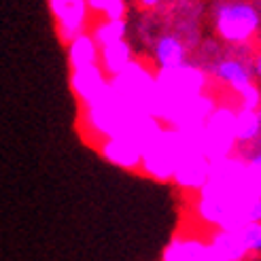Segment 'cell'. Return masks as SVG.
Segmentation results:
<instances>
[{
  "mask_svg": "<svg viewBox=\"0 0 261 261\" xmlns=\"http://www.w3.org/2000/svg\"><path fill=\"white\" fill-rule=\"evenodd\" d=\"M155 83H158V104H155L153 115L160 119V115L170 104L202 94L206 87V74L200 68L180 64L174 68H160Z\"/></svg>",
  "mask_w": 261,
  "mask_h": 261,
  "instance_id": "6da1fadb",
  "label": "cell"
},
{
  "mask_svg": "<svg viewBox=\"0 0 261 261\" xmlns=\"http://www.w3.org/2000/svg\"><path fill=\"white\" fill-rule=\"evenodd\" d=\"M236 147V113L227 107L215 109L204 121V155L211 162L229 158Z\"/></svg>",
  "mask_w": 261,
  "mask_h": 261,
  "instance_id": "7a4b0ae2",
  "label": "cell"
},
{
  "mask_svg": "<svg viewBox=\"0 0 261 261\" xmlns=\"http://www.w3.org/2000/svg\"><path fill=\"white\" fill-rule=\"evenodd\" d=\"M219 34L229 43H244L259 28V13L244 3L223 5L217 13Z\"/></svg>",
  "mask_w": 261,
  "mask_h": 261,
  "instance_id": "3957f363",
  "label": "cell"
},
{
  "mask_svg": "<svg viewBox=\"0 0 261 261\" xmlns=\"http://www.w3.org/2000/svg\"><path fill=\"white\" fill-rule=\"evenodd\" d=\"M70 85H72L74 96L79 98V102L83 107H89V104L98 102L109 91L111 79L104 74L100 64H89V66L72 68Z\"/></svg>",
  "mask_w": 261,
  "mask_h": 261,
  "instance_id": "277c9868",
  "label": "cell"
},
{
  "mask_svg": "<svg viewBox=\"0 0 261 261\" xmlns=\"http://www.w3.org/2000/svg\"><path fill=\"white\" fill-rule=\"evenodd\" d=\"M100 153L104 160L123 168V170H138L142 162V149L125 136H109L100 140Z\"/></svg>",
  "mask_w": 261,
  "mask_h": 261,
  "instance_id": "5b68a950",
  "label": "cell"
},
{
  "mask_svg": "<svg viewBox=\"0 0 261 261\" xmlns=\"http://www.w3.org/2000/svg\"><path fill=\"white\" fill-rule=\"evenodd\" d=\"M162 261H223L211 244L195 238H176L166 246Z\"/></svg>",
  "mask_w": 261,
  "mask_h": 261,
  "instance_id": "8992f818",
  "label": "cell"
},
{
  "mask_svg": "<svg viewBox=\"0 0 261 261\" xmlns=\"http://www.w3.org/2000/svg\"><path fill=\"white\" fill-rule=\"evenodd\" d=\"M208 174H211V160L202 153H189L178 162L172 178L185 189H202Z\"/></svg>",
  "mask_w": 261,
  "mask_h": 261,
  "instance_id": "52a82bcc",
  "label": "cell"
},
{
  "mask_svg": "<svg viewBox=\"0 0 261 261\" xmlns=\"http://www.w3.org/2000/svg\"><path fill=\"white\" fill-rule=\"evenodd\" d=\"M129 62H132V49H129L125 41H117V43L100 47L98 64L104 70V74H109V76L119 74Z\"/></svg>",
  "mask_w": 261,
  "mask_h": 261,
  "instance_id": "ba28073f",
  "label": "cell"
},
{
  "mask_svg": "<svg viewBox=\"0 0 261 261\" xmlns=\"http://www.w3.org/2000/svg\"><path fill=\"white\" fill-rule=\"evenodd\" d=\"M213 251L223 259V261H242L249 251L244 249V244L240 242L236 229H217L213 236H211V242Z\"/></svg>",
  "mask_w": 261,
  "mask_h": 261,
  "instance_id": "9c48e42d",
  "label": "cell"
},
{
  "mask_svg": "<svg viewBox=\"0 0 261 261\" xmlns=\"http://www.w3.org/2000/svg\"><path fill=\"white\" fill-rule=\"evenodd\" d=\"M98 58H100V47L94 38H91V34L81 32L68 43V60H70L72 68L98 64Z\"/></svg>",
  "mask_w": 261,
  "mask_h": 261,
  "instance_id": "30bf717a",
  "label": "cell"
},
{
  "mask_svg": "<svg viewBox=\"0 0 261 261\" xmlns=\"http://www.w3.org/2000/svg\"><path fill=\"white\" fill-rule=\"evenodd\" d=\"M155 58H158L160 68H174L185 60V49L174 36H162L155 49Z\"/></svg>",
  "mask_w": 261,
  "mask_h": 261,
  "instance_id": "8fae6325",
  "label": "cell"
},
{
  "mask_svg": "<svg viewBox=\"0 0 261 261\" xmlns=\"http://www.w3.org/2000/svg\"><path fill=\"white\" fill-rule=\"evenodd\" d=\"M261 132L259 111L240 109L236 113V142H251Z\"/></svg>",
  "mask_w": 261,
  "mask_h": 261,
  "instance_id": "7c38bea8",
  "label": "cell"
},
{
  "mask_svg": "<svg viewBox=\"0 0 261 261\" xmlns=\"http://www.w3.org/2000/svg\"><path fill=\"white\" fill-rule=\"evenodd\" d=\"M217 74H219V79L227 81L229 87L236 91V94H240V91L251 83V74L240 62H223V64H219Z\"/></svg>",
  "mask_w": 261,
  "mask_h": 261,
  "instance_id": "4fadbf2b",
  "label": "cell"
},
{
  "mask_svg": "<svg viewBox=\"0 0 261 261\" xmlns=\"http://www.w3.org/2000/svg\"><path fill=\"white\" fill-rule=\"evenodd\" d=\"M123 36H125V21L123 19H104L102 23L96 25L94 32H91V38L98 43V47L123 41Z\"/></svg>",
  "mask_w": 261,
  "mask_h": 261,
  "instance_id": "5bb4252c",
  "label": "cell"
},
{
  "mask_svg": "<svg viewBox=\"0 0 261 261\" xmlns=\"http://www.w3.org/2000/svg\"><path fill=\"white\" fill-rule=\"evenodd\" d=\"M87 11H96L104 19H123L125 0H85Z\"/></svg>",
  "mask_w": 261,
  "mask_h": 261,
  "instance_id": "9a60e30c",
  "label": "cell"
},
{
  "mask_svg": "<svg viewBox=\"0 0 261 261\" xmlns=\"http://www.w3.org/2000/svg\"><path fill=\"white\" fill-rule=\"evenodd\" d=\"M236 233L249 253L261 251V223H244L236 229Z\"/></svg>",
  "mask_w": 261,
  "mask_h": 261,
  "instance_id": "2e32d148",
  "label": "cell"
},
{
  "mask_svg": "<svg viewBox=\"0 0 261 261\" xmlns=\"http://www.w3.org/2000/svg\"><path fill=\"white\" fill-rule=\"evenodd\" d=\"M240 100H242V109H251V111H259V107H261V91L253 85V83H249L242 91H240Z\"/></svg>",
  "mask_w": 261,
  "mask_h": 261,
  "instance_id": "e0dca14e",
  "label": "cell"
},
{
  "mask_svg": "<svg viewBox=\"0 0 261 261\" xmlns=\"http://www.w3.org/2000/svg\"><path fill=\"white\" fill-rule=\"evenodd\" d=\"M140 3H142V5H145V7H155V5H158V3H160V0H140Z\"/></svg>",
  "mask_w": 261,
  "mask_h": 261,
  "instance_id": "ac0fdd59",
  "label": "cell"
},
{
  "mask_svg": "<svg viewBox=\"0 0 261 261\" xmlns=\"http://www.w3.org/2000/svg\"><path fill=\"white\" fill-rule=\"evenodd\" d=\"M259 119H261V107H259Z\"/></svg>",
  "mask_w": 261,
  "mask_h": 261,
  "instance_id": "d6986e66",
  "label": "cell"
},
{
  "mask_svg": "<svg viewBox=\"0 0 261 261\" xmlns=\"http://www.w3.org/2000/svg\"><path fill=\"white\" fill-rule=\"evenodd\" d=\"M242 261H244V259H242Z\"/></svg>",
  "mask_w": 261,
  "mask_h": 261,
  "instance_id": "ffe728a7",
  "label": "cell"
}]
</instances>
